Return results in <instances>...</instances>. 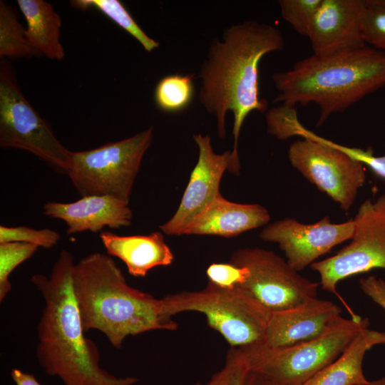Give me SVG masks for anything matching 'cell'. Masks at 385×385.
Listing matches in <instances>:
<instances>
[{
    "label": "cell",
    "mask_w": 385,
    "mask_h": 385,
    "mask_svg": "<svg viewBox=\"0 0 385 385\" xmlns=\"http://www.w3.org/2000/svg\"><path fill=\"white\" fill-rule=\"evenodd\" d=\"M284 41L276 27L254 20L232 25L215 39L202 65L199 98L216 118L217 134L226 135L225 118L232 112L233 148L228 171L240 175L238 141L242 126L252 112H267L268 102L260 98L259 65L267 54L284 48Z\"/></svg>",
    "instance_id": "cell-1"
},
{
    "label": "cell",
    "mask_w": 385,
    "mask_h": 385,
    "mask_svg": "<svg viewBox=\"0 0 385 385\" xmlns=\"http://www.w3.org/2000/svg\"><path fill=\"white\" fill-rule=\"evenodd\" d=\"M75 265L72 253L63 250L49 277H31L45 303L36 328V359L64 385H134L135 377L117 376L103 369L98 346L84 335L73 287Z\"/></svg>",
    "instance_id": "cell-2"
},
{
    "label": "cell",
    "mask_w": 385,
    "mask_h": 385,
    "mask_svg": "<svg viewBox=\"0 0 385 385\" xmlns=\"http://www.w3.org/2000/svg\"><path fill=\"white\" fill-rule=\"evenodd\" d=\"M73 287L84 331L102 332L115 349L128 336L178 328L163 299L130 287L108 255L93 252L76 263Z\"/></svg>",
    "instance_id": "cell-3"
},
{
    "label": "cell",
    "mask_w": 385,
    "mask_h": 385,
    "mask_svg": "<svg viewBox=\"0 0 385 385\" xmlns=\"http://www.w3.org/2000/svg\"><path fill=\"white\" fill-rule=\"evenodd\" d=\"M274 103L319 107L317 126L385 86V52L366 46L329 56H310L272 76Z\"/></svg>",
    "instance_id": "cell-4"
},
{
    "label": "cell",
    "mask_w": 385,
    "mask_h": 385,
    "mask_svg": "<svg viewBox=\"0 0 385 385\" xmlns=\"http://www.w3.org/2000/svg\"><path fill=\"white\" fill-rule=\"evenodd\" d=\"M369 324L359 315L341 317L324 333L294 345L270 348L263 344L239 348L250 371L284 385H301L334 361Z\"/></svg>",
    "instance_id": "cell-5"
},
{
    "label": "cell",
    "mask_w": 385,
    "mask_h": 385,
    "mask_svg": "<svg viewBox=\"0 0 385 385\" xmlns=\"http://www.w3.org/2000/svg\"><path fill=\"white\" fill-rule=\"evenodd\" d=\"M167 314L194 311L204 314L208 325L233 348L262 344L271 312L245 292L207 283L199 291H185L162 298Z\"/></svg>",
    "instance_id": "cell-6"
},
{
    "label": "cell",
    "mask_w": 385,
    "mask_h": 385,
    "mask_svg": "<svg viewBox=\"0 0 385 385\" xmlns=\"http://www.w3.org/2000/svg\"><path fill=\"white\" fill-rule=\"evenodd\" d=\"M153 138L152 126L125 139L72 151L67 174L82 196L111 195L128 202L143 156Z\"/></svg>",
    "instance_id": "cell-7"
},
{
    "label": "cell",
    "mask_w": 385,
    "mask_h": 385,
    "mask_svg": "<svg viewBox=\"0 0 385 385\" xmlns=\"http://www.w3.org/2000/svg\"><path fill=\"white\" fill-rule=\"evenodd\" d=\"M0 147L28 151L62 174L71 165L72 151L25 98L6 58L0 62Z\"/></svg>",
    "instance_id": "cell-8"
},
{
    "label": "cell",
    "mask_w": 385,
    "mask_h": 385,
    "mask_svg": "<svg viewBox=\"0 0 385 385\" xmlns=\"http://www.w3.org/2000/svg\"><path fill=\"white\" fill-rule=\"evenodd\" d=\"M230 262L243 270L235 288L270 312L289 309L317 297L319 283L302 276L287 260L259 247L236 250Z\"/></svg>",
    "instance_id": "cell-9"
},
{
    "label": "cell",
    "mask_w": 385,
    "mask_h": 385,
    "mask_svg": "<svg viewBox=\"0 0 385 385\" xmlns=\"http://www.w3.org/2000/svg\"><path fill=\"white\" fill-rule=\"evenodd\" d=\"M353 220L354 231L351 242L336 255L311 265L320 276L322 289L336 294L351 317L356 314L339 296L337 286L352 275L385 269V194L374 202L365 200Z\"/></svg>",
    "instance_id": "cell-10"
},
{
    "label": "cell",
    "mask_w": 385,
    "mask_h": 385,
    "mask_svg": "<svg viewBox=\"0 0 385 385\" xmlns=\"http://www.w3.org/2000/svg\"><path fill=\"white\" fill-rule=\"evenodd\" d=\"M292 165L348 211L366 180L364 165L321 142L302 138L289 147Z\"/></svg>",
    "instance_id": "cell-11"
},
{
    "label": "cell",
    "mask_w": 385,
    "mask_h": 385,
    "mask_svg": "<svg viewBox=\"0 0 385 385\" xmlns=\"http://www.w3.org/2000/svg\"><path fill=\"white\" fill-rule=\"evenodd\" d=\"M354 222H331L328 216L314 224L285 218L267 225L260 234L267 242L277 243L287 262L299 272L334 247L351 239Z\"/></svg>",
    "instance_id": "cell-12"
},
{
    "label": "cell",
    "mask_w": 385,
    "mask_h": 385,
    "mask_svg": "<svg viewBox=\"0 0 385 385\" xmlns=\"http://www.w3.org/2000/svg\"><path fill=\"white\" fill-rule=\"evenodd\" d=\"M193 139L198 148V158L184 191L178 210L159 229L168 235H181L191 222L219 195L224 173L231 162V151L214 152L209 135L196 134Z\"/></svg>",
    "instance_id": "cell-13"
},
{
    "label": "cell",
    "mask_w": 385,
    "mask_h": 385,
    "mask_svg": "<svg viewBox=\"0 0 385 385\" xmlns=\"http://www.w3.org/2000/svg\"><path fill=\"white\" fill-rule=\"evenodd\" d=\"M364 0H322L307 38L314 55L329 56L367 46L361 17Z\"/></svg>",
    "instance_id": "cell-14"
},
{
    "label": "cell",
    "mask_w": 385,
    "mask_h": 385,
    "mask_svg": "<svg viewBox=\"0 0 385 385\" xmlns=\"http://www.w3.org/2000/svg\"><path fill=\"white\" fill-rule=\"evenodd\" d=\"M339 306L314 298L296 307L271 312L263 345L281 348L307 342L324 333L341 316Z\"/></svg>",
    "instance_id": "cell-15"
},
{
    "label": "cell",
    "mask_w": 385,
    "mask_h": 385,
    "mask_svg": "<svg viewBox=\"0 0 385 385\" xmlns=\"http://www.w3.org/2000/svg\"><path fill=\"white\" fill-rule=\"evenodd\" d=\"M43 209L45 215L63 220L68 235L128 227L133 217L129 202L111 195L84 196L71 202H48Z\"/></svg>",
    "instance_id": "cell-16"
},
{
    "label": "cell",
    "mask_w": 385,
    "mask_h": 385,
    "mask_svg": "<svg viewBox=\"0 0 385 385\" xmlns=\"http://www.w3.org/2000/svg\"><path fill=\"white\" fill-rule=\"evenodd\" d=\"M269 212L259 204L236 203L219 195L183 230L182 235L232 237L267 224Z\"/></svg>",
    "instance_id": "cell-17"
},
{
    "label": "cell",
    "mask_w": 385,
    "mask_h": 385,
    "mask_svg": "<svg viewBox=\"0 0 385 385\" xmlns=\"http://www.w3.org/2000/svg\"><path fill=\"white\" fill-rule=\"evenodd\" d=\"M100 239L108 255L123 261L134 277H143L150 270L173 261V254L160 232L119 235L105 231L100 233Z\"/></svg>",
    "instance_id": "cell-18"
},
{
    "label": "cell",
    "mask_w": 385,
    "mask_h": 385,
    "mask_svg": "<svg viewBox=\"0 0 385 385\" xmlns=\"http://www.w3.org/2000/svg\"><path fill=\"white\" fill-rule=\"evenodd\" d=\"M379 344H385V332L362 329L334 361L301 385H368L363 360L367 351Z\"/></svg>",
    "instance_id": "cell-19"
},
{
    "label": "cell",
    "mask_w": 385,
    "mask_h": 385,
    "mask_svg": "<svg viewBox=\"0 0 385 385\" xmlns=\"http://www.w3.org/2000/svg\"><path fill=\"white\" fill-rule=\"evenodd\" d=\"M17 4L26 20V37L31 46L50 59L62 60V21L53 6L43 0H18Z\"/></svg>",
    "instance_id": "cell-20"
},
{
    "label": "cell",
    "mask_w": 385,
    "mask_h": 385,
    "mask_svg": "<svg viewBox=\"0 0 385 385\" xmlns=\"http://www.w3.org/2000/svg\"><path fill=\"white\" fill-rule=\"evenodd\" d=\"M41 55L29 43L26 28L19 21L16 9L0 1L1 58H29Z\"/></svg>",
    "instance_id": "cell-21"
},
{
    "label": "cell",
    "mask_w": 385,
    "mask_h": 385,
    "mask_svg": "<svg viewBox=\"0 0 385 385\" xmlns=\"http://www.w3.org/2000/svg\"><path fill=\"white\" fill-rule=\"evenodd\" d=\"M71 5L81 10L94 9L99 11L135 38L148 52L160 46L159 42L144 32L118 0H73Z\"/></svg>",
    "instance_id": "cell-22"
},
{
    "label": "cell",
    "mask_w": 385,
    "mask_h": 385,
    "mask_svg": "<svg viewBox=\"0 0 385 385\" xmlns=\"http://www.w3.org/2000/svg\"><path fill=\"white\" fill-rule=\"evenodd\" d=\"M192 75L173 74L163 77L156 84L154 101L165 113L185 110L192 102L195 88Z\"/></svg>",
    "instance_id": "cell-23"
},
{
    "label": "cell",
    "mask_w": 385,
    "mask_h": 385,
    "mask_svg": "<svg viewBox=\"0 0 385 385\" xmlns=\"http://www.w3.org/2000/svg\"><path fill=\"white\" fill-rule=\"evenodd\" d=\"M38 247L25 242L0 243V302H2L11 290L9 277L21 263L29 259Z\"/></svg>",
    "instance_id": "cell-24"
},
{
    "label": "cell",
    "mask_w": 385,
    "mask_h": 385,
    "mask_svg": "<svg viewBox=\"0 0 385 385\" xmlns=\"http://www.w3.org/2000/svg\"><path fill=\"white\" fill-rule=\"evenodd\" d=\"M361 26L365 43L385 52V0H364Z\"/></svg>",
    "instance_id": "cell-25"
},
{
    "label": "cell",
    "mask_w": 385,
    "mask_h": 385,
    "mask_svg": "<svg viewBox=\"0 0 385 385\" xmlns=\"http://www.w3.org/2000/svg\"><path fill=\"white\" fill-rule=\"evenodd\" d=\"M322 0H279L282 17L296 32L308 36L311 26Z\"/></svg>",
    "instance_id": "cell-26"
},
{
    "label": "cell",
    "mask_w": 385,
    "mask_h": 385,
    "mask_svg": "<svg viewBox=\"0 0 385 385\" xmlns=\"http://www.w3.org/2000/svg\"><path fill=\"white\" fill-rule=\"evenodd\" d=\"M60 239L61 235L56 231L48 228L0 225V243L19 242L49 249L56 245Z\"/></svg>",
    "instance_id": "cell-27"
},
{
    "label": "cell",
    "mask_w": 385,
    "mask_h": 385,
    "mask_svg": "<svg viewBox=\"0 0 385 385\" xmlns=\"http://www.w3.org/2000/svg\"><path fill=\"white\" fill-rule=\"evenodd\" d=\"M249 373V367L240 349L232 347L222 369L207 383L196 385H245Z\"/></svg>",
    "instance_id": "cell-28"
},
{
    "label": "cell",
    "mask_w": 385,
    "mask_h": 385,
    "mask_svg": "<svg viewBox=\"0 0 385 385\" xmlns=\"http://www.w3.org/2000/svg\"><path fill=\"white\" fill-rule=\"evenodd\" d=\"M315 140L339 150L351 158L361 163L363 165H366L376 175L385 179V155L382 156H375L371 147L368 148L366 150L348 147L319 135L315 137Z\"/></svg>",
    "instance_id": "cell-29"
},
{
    "label": "cell",
    "mask_w": 385,
    "mask_h": 385,
    "mask_svg": "<svg viewBox=\"0 0 385 385\" xmlns=\"http://www.w3.org/2000/svg\"><path fill=\"white\" fill-rule=\"evenodd\" d=\"M242 274V268L230 262L212 263L206 270L208 283L229 289L237 287Z\"/></svg>",
    "instance_id": "cell-30"
},
{
    "label": "cell",
    "mask_w": 385,
    "mask_h": 385,
    "mask_svg": "<svg viewBox=\"0 0 385 385\" xmlns=\"http://www.w3.org/2000/svg\"><path fill=\"white\" fill-rule=\"evenodd\" d=\"M362 292L380 306L385 312V281L374 275L359 279Z\"/></svg>",
    "instance_id": "cell-31"
},
{
    "label": "cell",
    "mask_w": 385,
    "mask_h": 385,
    "mask_svg": "<svg viewBox=\"0 0 385 385\" xmlns=\"http://www.w3.org/2000/svg\"><path fill=\"white\" fill-rule=\"evenodd\" d=\"M11 376L16 385H41L33 374L19 369H13Z\"/></svg>",
    "instance_id": "cell-32"
},
{
    "label": "cell",
    "mask_w": 385,
    "mask_h": 385,
    "mask_svg": "<svg viewBox=\"0 0 385 385\" xmlns=\"http://www.w3.org/2000/svg\"><path fill=\"white\" fill-rule=\"evenodd\" d=\"M245 385H263L262 379L260 376L250 371Z\"/></svg>",
    "instance_id": "cell-33"
},
{
    "label": "cell",
    "mask_w": 385,
    "mask_h": 385,
    "mask_svg": "<svg viewBox=\"0 0 385 385\" xmlns=\"http://www.w3.org/2000/svg\"><path fill=\"white\" fill-rule=\"evenodd\" d=\"M368 385H385V376L369 381Z\"/></svg>",
    "instance_id": "cell-34"
},
{
    "label": "cell",
    "mask_w": 385,
    "mask_h": 385,
    "mask_svg": "<svg viewBox=\"0 0 385 385\" xmlns=\"http://www.w3.org/2000/svg\"><path fill=\"white\" fill-rule=\"evenodd\" d=\"M261 379H262L263 385H284V384H279V383H277V382H275V381H273L267 379H264L262 377Z\"/></svg>",
    "instance_id": "cell-35"
}]
</instances>
